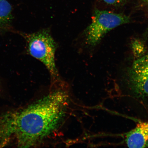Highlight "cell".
Segmentation results:
<instances>
[{"instance_id":"5","label":"cell","mask_w":148,"mask_h":148,"mask_svg":"<svg viewBox=\"0 0 148 148\" xmlns=\"http://www.w3.org/2000/svg\"><path fill=\"white\" fill-rule=\"evenodd\" d=\"M125 140L129 148L148 147V121L138 123L127 133Z\"/></svg>"},{"instance_id":"3","label":"cell","mask_w":148,"mask_h":148,"mask_svg":"<svg viewBox=\"0 0 148 148\" xmlns=\"http://www.w3.org/2000/svg\"><path fill=\"white\" fill-rule=\"evenodd\" d=\"M129 16L106 10L96 9L90 25L85 32L86 43L94 46L101 41L107 33L119 26L129 23Z\"/></svg>"},{"instance_id":"1","label":"cell","mask_w":148,"mask_h":148,"mask_svg":"<svg viewBox=\"0 0 148 148\" xmlns=\"http://www.w3.org/2000/svg\"><path fill=\"white\" fill-rule=\"evenodd\" d=\"M69 101L66 91L52 92L25 108L0 116V145L14 140L18 147L29 148L55 132L65 117Z\"/></svg>"},{"instance_id":"6","label":"cell","mask_w":148,"mask_h":148,"mask_svg":"<svg viewBox=\"0 0 148 148\" xmlns=\"http://www.w3.org/2000/svg\"><path fill=\"white\" fill-rule=\"evenodd\" d=\"M12 5L6 0H0V27L8 25L12 19Z\"/></svg>"},{"instance_id":"2","label":"cell","mask_w":148,"mask_h":148,"mask_svg":"<svg viewBox=\"0 0 148 148\" xmlns=\"http://www.w3.org/2000/svg\"><path fill=\"white\" fill-rule=\"evenodd\" d=\"M25 38L29 54L42 62L53 77H57L55 60L56 44L50 34L46 30L40 31L27 35Z\"/></svg>"},{"instance_id":"8","label":"cell","mask_w":148,"mask_h":148,"mask_svg":"<svg viewBox=\"0 0 148 148\" xmlns=\"http://www.w3.org/2000/svg\"><path fill=\"white\" fill-rule=\"evenodd\" d=\"M103 1L108 4L114 5L121 3L123 0H103Z\"/></svg>"},{"instance_id":"4","label":"cell","mask_w":148,"mask_h":148,"mask_svg":"<svg viewBox=\"0 0 148 148\" xmlns=\"http://www.w3.org/2000/svg\"><path fill=\"white\" fill-rule=\"evenodd\" d=\"M129 76L134 92L140 96L148 97V53L135 61Z\"/></svg>"},{"instance_id":"9","label":"cell","mask_w":148,"mask_h":148,"mask_svg":"<svg viewBox=\"0 0 148 148\" xmlns=\"http://www.w3.org/2000/svg\"><path fill=\"white\" fill-rule=\"evenodd\" d=\"M143 1H145V2H147V3H148V0H143ZM147 31H148V29Z\"/></svg>"},{"instance_id":"7","label":"cell","mask_w":148,"mask_h":148,"mask_svg":"<svg viewBox=\"0 0 148 148\" xmlns=\"http://www.w3.org/2000/svg\"><path fill=\"white\" fill-rule=\"evenodd\" d=\"M133 48L135 53L138 55L140 53V55L142 54L144 51L143 45L138 41L134 42L133 44Z\"/></svg>"}]
</instances>
